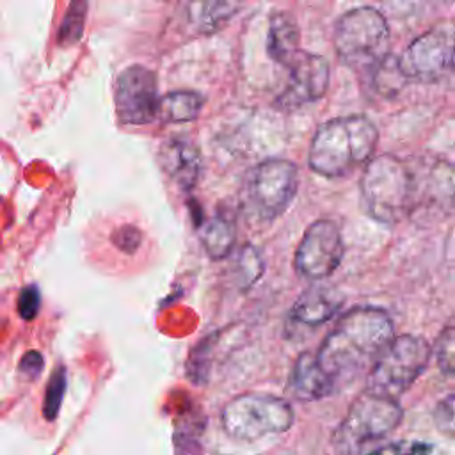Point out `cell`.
Wrapping results in <instances>:
<instances>
[{"mask_svg":"<svg viewBox=\"0 0 455 455\" xmlns=\"http://www.w3.org/2000/svg\"><path fill=\"white\" fill-rule=\"evenodd\" d=\"M391 339V316L382 307L357 306L339 316L315 355L338 387L339 382L352 379L364 364L373 363Z\"/></svg>","mask_w":455,"mask_h":455,"instance_id":"obj_1","label":"cell"},{"mask_svg":"<svg viewBox=\"0 0 455 455\" xmlns=\"http://www.w3.org/2000/svg\"><path fill=\"white\" fill-rule=\"evenodd\" d=\"M377 144L379 128L368 116L332 117L313 133L307 165L318 176L329 180L345 178L373 158Z\"/></svg>","mask_w":455,"mask_h":455,"instance_id":"obj_2","label":"cell"},{"mask_svg":"<svg viewBox=\"0 0 455 455\" xmlns=\"http://www.w3.org/2000/svg\"><path fill=\"white\" fill-rule=\"evenodd\" d=\"M363 210L379 224L393 226L414 210V172L411 164L391 153L373 156L359 180Z\"/></svg>","mask_w":455,"mask_h":455,"instance_id":"obj_3","label":"cell"},{"mask_svg":"<svg viewBox=\"0 0 455 455\" xmlns=\"http://www.w3.org/2000/svg\"><path fill=\"white\" fill-rule=\"evenodd\" d=\"M332 43L338 59L368 78L389 55L391 32L387 20L371 5L348 9L334 23Z\"/></svg>","mask_w":455,"mask_h":455,"instance_id":"obj_4","label":"cell"},{"mask_svg":"<svg viewBox=\"0 0 455 455\" xmlns=\"http://www.w3.org/2000/svg\"><path fill=\"white\" fill-rule=\"evenodd\" d=\"M432 355L430 345L414 334L393 338L373 359L366 391L396 400L427 370Z\"/></svg>","mask_w":455,"mask_h":455,"instance_id":"obj_5","label":"cell"},{"mask_svg":"<svg viewBox=\"0 0 455 455\" xmlns=\"http://www.w3.org/2000/svg\"><path fill=\"white\" fill-rule=\"evenodd\" d=\"M398 400L364 391L348 407L332 435L338 455H359L370 443L389 435L402 421Z\"/></svg>","mask_w":455,"mask_h":455,"instance_id":"obj_6","label":"cell"},{"mask_svg":"<svg viewBox=\"0 0 455 455\" xmlns=\"http://www.w3.org/2000/svg\"><path fill=\"white\" fill-rule=\"evenodd\" d=\"M291 405L274 395L245 393L231 398L222 412L220 423L229 437L256 441L270 434H283L293 425Z\"/></svg>","mask_w":455,"mask_h":455,"instance_id":"obj_7","label":"cell"},{"mask_svg":"<svg viewBox=\"0 0 455 455\" xmlns=\"http://www.w3.org/2000/svg\"><path fill=\"white\" fill-rule=\"evenodd\" d=\"M299 188V169L284 158H267L254 165L243 183V203L265 222L283 215Z\"/></svg>","mask_w":455,"mask_h":455,"instance_id":"obj_8","label":"cell"},{"mask_svg":"<svg viewBox=\"0 0 455 455\" xmlns=\"http://www.w3.org/2000/svg\"><path fill=\"white\" fill-rule=\"evenodd\" d=\"M455 52V27L450 21H441L418 37H414L398 64L407 80L435 82L451 69Z\"/></svg>","mask_w":455,"mask_h":455,"instance_id":"obj_9","label":"cell"},{"mask_svg":"<svg viewBox=\"0 0 455 455\" xmlns=\"http://www.w3.org/2000/svg\"><path fill=\"white\" fill-rule=\"evenodd\" d=\"M345 256V242L339 226L332 219L311 222L295 251L293 265L299 275L309 281L329 277Z\"/></svg>","mask_w":455,"mask_h":455,"instance_id":"obj_10","label":"cell"},{"mask_svg":"<svg viewBox=\"0 0 455 455\" xmlns=\"http://www.w3.org/2000/svg\"><path fill=\"white\" fill-rule=\"evenodd\" d=\"M114 101L121 123H151L160 112V98L155 73L139 64L123 69L114 85Z\"/></svg>","mask_w":455,"mask_h":455,"instance_id":"obj_11","label":"cell"},{"mask_svg":"<svg viewBox=\"0 0 455 455\" xmlns=\"http://www.w3.org/2000/svg\"><path fill=\"white\" fill-rule=\"evenodd\" d=\"M286 68L290 71V78L284 91L275 100L277 108L295 110L318 101L327 94L331 66L325 57L300 50Z\"/></svg>","mask_w":455,"mask_h":455,"instance_id":"obj_12","label":"cell"},{"mask_svg":"<svg viewBox=\"0 0 455 455\" xmlns=\"http://www.w3.org/2000/svg\"><path fill=\"white\" fill-rule=\"evenodd\" d=\"M412 167V165H411ZM414 208L421 204L450 206L455 201V165L448 160L421 162L414 169Z\"/></svg>","mask_w":455,"mask_h":455,"instance_id":"obj_13","label":"cell"},{"mask_svg":"<svg viewBox=\"0 0 455 455\" xmlns=\"http://www.w3.org/2000/svg\"><path fill=\"white\" fill-rule=\"evenodd\" d=\"M160 165L178 187L190 190L196 187L201 171V155L188 139H169L160 146Z\"/></svg>","mask_w":455,"mask_h":455,"instance_id":"obj_14","label":"cell"},{"mask_svg":"<svg viewBox=\"0 0 455 455\" xmlns=\"http://www.w3.org/2000/svg\"><path fill=\"white\" fill-rule=\"evenodd\" d=\"M343 306V295L329 286H311L299 295L291 318L302 325L316 327L331 320Z\"/></svg>","mask_w":455,"mask_h":455,"instance_id":"obj_15","label":"cell"},{"mask_svg":"<svg viewBox=\"0 0 455 455\" xmlns=\"http://www.w3.org/2000/svg\"><path fill=\"white\" fill-rule=\"evenodd\" d=\"M290 391L299 400H320L336 391L332 379L322 370L316 355L304 352L297 357L291 375Z\"/></svg>","mask_w":455,"mask_h":455,"instance_id":"obj_16","label":"cell"},{"mask_svg":"<svg viewBox=\"0 0 455 455\" xmlns=\"http://www.w3.org/2000/svg\"><path fill=\"white\" fill-rule=\"evenodd\" d=\"M267 52L277 64L288 66L291 59L300 52V30L293 16L277 11L270 16Z\"/></svg>","mask_w":455,"mask_h":455,"instance_id":"obj_17","label":"cell"},{"mask_svg":"<svg viewBox=\"0 0 455 455\" xmlns=\"http://www.w3.org/2000/svg\"><path fill=\"white\" fill-rule=\"evenodd\" d=\"M242 0H192V21L201 34L222 28L238 11Z\"/></svg>","mask_w":455,"mask_h":455,"instance_id":"obj_18","label":"cell"},{"mask_svg":"<svg viewBox=\"0 0 455 455\" xmlns=\"http://www.w3.org/2000/svg\"><path fill=\"white\" fill-rule=\"evenodd\" d=\"M235 222L229 215L219 212L206 220L201 231V243L212 259L226 258L235 245Z\"/></svg>","mask_w":455,"mask_h":455,"instance_id":"obj_19","label":"cell"},{"mask_svg":"<svg viewBox=\"0 0 455 455\" xmlns=\"http://www.w3.org/2000/svg\"><path fill=\"white\" fill-rule=\"evenodd\" d=\"M203 96L196 91H171L160 98V117L167 123L194 121L203 108Z\"/></svg>","mask_w":455,"mask_h":455,"instance_id":"obj_20","label":"cell"},{"mask_svg":"<svg viewBox=\"0 0 455 455\" xmlns=\"http://www.w3.org/2000/svg\"><path fill=\"white\" fill-rule=\"evenodd\" d=\"M407 82V76L400 69L398 57L391 53L368 76L370 89L384 100L395 98Z\"/></svg>","mask_w":455,"mask_h":455,"instance_id":"obj_21","label":"cell"},{"mask_svg":"<svg viewBox=\"0 0 455 455\" xmlns=\"http://www.w3.org/2000/svg\"><path fill=\"white\" fill-rule=\"evenodd\" d=\"M87 7H89V0H71L69 2L66 14L62 18L59 34H57L59 46L69 48L80 41L84 28H85Z\"/></svg>","mask_w":455,"mask_h":455,"instance_id":"obj_22","label":"cell"},{"mask_svg":"<svg viewBox=\"0 0 455 455\" xmlns=\"http://www.w3.org/2000/svg\"><path fill=\"white\" fill-rule=\"evenodd\" d=\"M434 355L444 375H455V315H451L439 332L434 345Z\"/></svg>","mask_w":455,"mask_h":455,"instance_id":"obj_23","label":"cell"},{"mask_svg":"<svg viewBox=\"0 0 455 455\" xmlns=\"http://www.w3.org/2000/svg\"><path fill=\"white\" fill-rule=\"evenodd\" d=\"M66 391V370L62 366H57L48 380L46 391H44V402H43V414L46 419H55L59 411H60V403H62V396Z\"/></svg>","mask_w":455,"mask_h":455,"instance_id":"obj_24","label":"cell"},{"mask_svg":"<svg viewBox=\"0 0 455 455\" xmlns=\"http://www.w3.org/2000/svg\"><path fill=\"white\" fill-rule=\"evenodd\" d=\"M263 258L259 254V251L252 245H245L240 252H238V259H236V270H238V277L243 284V288L251 286L254 281L259 279V275L263 274Z\"/></svg>","mask_w":455,"mask_h":455,"instance_id":"obj_25","label":"cell"},{"mask_svg":"<svg viewBox=\"0 0 455 455\" xmlns=\"http://www.w3.org/2000/svg\"><path fill=\"white\" fill-rule=\"evenodd\" d=\"M368 455H432V444L425 441L402 439L396 443L384 444Z\"/></svg>","mask_w":455,"mask_h":455,"instance_id":"obj_26","label":"cell"},{"mask_svg":"<svg viewBox=\"0 0 455 455\" xmlns=\"http://www.w3.org/2000/svg\"><path fill=\"white\" fill-rule=\"evenodd\" d=\"M434 421L439 432L455 439V393L444 396L434 409Z\"/></svg>","mask_w":455,"mask_h":455,"instance_id":"obj_27","label":"cell"},{"mask_svg":"<svg viewBox=\"0 0 455 455\" xmlns=\"http://www.w3.org/2000/svg\"><path fill=\"white\" fill-rule=\"evenodd\" d=\"M39 304H41V295H39V290L30 284V286H25L21 291H20V297H18V313L23 320H32L36 318L37 311H39Z\"/></svg>","mask_w":455,"mask_h":455,"instance_id":"obj_28","label":"cell"},{"mask_svg":"<svg viewBox=\"0 0 455 455\" xmlns=\"http://www.w3.org/2000/svg\"><path fill=\"white\" fill-rule=\"evenodd\" d=\"M140 240H142V235L140 231L135 228V226H121L119 229L114 231L112 235V242L124 252H135L137 247L140 245Z\"/></svg>","mask_w":455,"mask_h":455,"instance_id":"obj_29","label":"cell"},{"mask_svg":"<svg viewBox=\"0 0 455 455\" xmlns=\"http://www.w3.org/2000/svg\"><path fill=\"white\" fill-rule=\"evenodd\" d=\"M43 366H44L43 355H41L39 352H34V350L27 352V354L21 357V361H20V370H21V373L27 375L28 379H36V377L41 373Z\"/></svg>","mask_w":455,"mask_h":455,"instance_id":"obj_30","label":"cell"},{"mask_svg":"<svg viewBox=\"0 0 455 455\" xmlns=\"http://www.w3.org/2000/svg\"><path fill=\"white\" fill-rule=\"evenodd\" d=\"M451 71H453V75H455V52H453V60H451Z\"/></svg>","mask_w":455,"mask_h":455,"instance_id":"obj_31","label":"cell"}]
</instances>
